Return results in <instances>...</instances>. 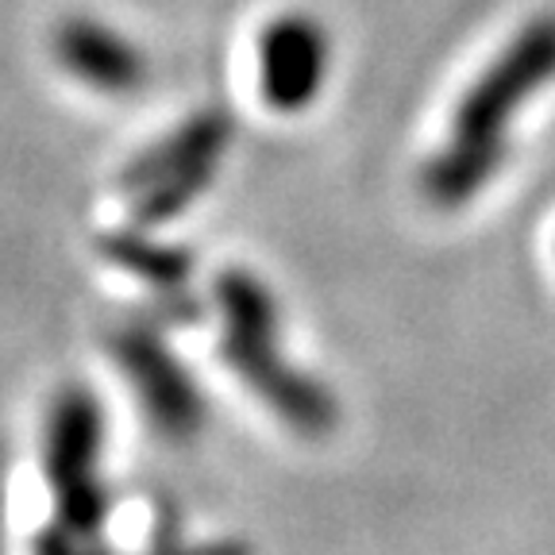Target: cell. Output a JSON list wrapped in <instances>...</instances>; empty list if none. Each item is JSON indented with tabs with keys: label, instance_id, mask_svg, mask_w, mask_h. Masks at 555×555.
<instances>
[{
	"label": "cell",
	"instance_id": "9c48e42d",
	"mask_svg": "<svg viewBox=\"0 0 555 555\" xmlns=\"http://www.w3.org/2000/svg\"><path fill=\"white\" fill-rule=\"evenodd\" d=\"M39 555H104L101 547L93 544V537H74L69 529H54L39 537Z\"/></svg>",
	"mask_w": 555,
	"mask_h": 555
},
{
	"label": "cell",
	"instance_id": "7a4b0ae2",
	"mask_svg": "<svg viewBox=\"0 0 555 555\" xmlns=\"http://www.w3.org/2000/svg\"><path fill=\"white\" fill-rule=\"evenodd\" d=\"M101 443L104 421L96 398L81 386L62 390L47 421V478L59 505V525L74 537L96 540L108 513V494L101 482Z\"/></svg>",
	"mask_w": 555,
	"mask_h": 555
},
{
	"label": "cell",
	"instance_id": "277c9868",
	"mask_svg": "<svg viewBox=\"0 0 555 555\" xmlns=\"http://www.w3.org/2000/svg\"><path fill=\"white\" fill-rule=\"evenodd\" d=\"M228 143V120L217 113L193 116L178 131L155 143L120 173L131 193V217L139 228L163 224L173 212L190 208L205 193Z\"/></svg>",
	"mask_w": 555,
	"mask_h": 555
},
{
	"label": "cell",
	"instance_id": "3957f363",
	"mask_svg": "<svg viewBox=\"0 0 555 555\" xmlns=\"http://www.w3.org/2000/svg\"><path fill=\"white\" fill-rule=\"evenodd\" d=\"M555 62V27H540L532 31L509 59L498 69H490V78L475 89L467 113H460V128H455V143H451L448 158H443L440 173H436V190L448 197H467L478 185L486 170H490V139L505 128L502 116L520 101V93L537 86Z\"/></svg>",
	"mask_w": 555,
	"mask_h": 555
},
{
	"label": "cell",
	"instance_id": "52a82bcc",
	"mask_svg": "<svg viewBox=\"0 0 555 555\" xmlns=\"http://www.w3.org/2000/svg\"><path fill=\"white\" fill-rule=\"evenodd\" d=\"M262 96L267 104L294 113L317 96L328 66V43L321 27L305 16H286L262 35Z\"/></svg>",
	"mask_w": 555,
	"mask_h": 555
},
{
	"label": "cell",
	"instance_id": "5b68a950",
	"mask_svg": "<svg viewBox=\"0 0 555 555\" xmlns=\"http://www.w3.org/2000/svg\"><path fill=\"white\" fill-rule=\"evenodd\" d=\"M113 351L124 374L139 393L147 421L166 440H190L205 421V405L185 374V366L166 351V344L151 328H120L113 336Z\"/></svg>",
	"mask_w": 555,
	"mask_h": 555
},
{
	"label": "cell",
	"instance_id": "6da1fadb",
	"mask_svg": "<svg viewBox=\"0 0 555 555\" xmlns=\"http://www.w3.org/2000/svg\"><path fill=\"white\" fill-rule=\"evenodd\" d=\"M220 305H224V356L251 382L255 390L297 428L328 425V398L312 382H305L286 359L278 356V309L267 289L243 270L220 278Z\"/></svg>",
	"mask_w": 555,
	"mask_h": 555
},
{
	"label": "cell",
	"instance_id": "8992f818",
	"mask_svg": "<svg viewBox=\"0 0 555 555\" xmlns=\"http://www.w3.org/2000/svg\"><path fill=\"white\" fill-rule=\"evenodd\" d=\"M54 59L66 74L101 93H135L147 81V59L128 35L113 31L101 20L74 16L54 31Z\"/></svg>",
	"mask_w": 555,
	"mask_h": 555
},
{
	"label": "cell",
	"instance_id": "ba28073f",
	"mask_svg": "<svg viewBox=\"0 0 555 555\" xmlns=\"http://www.w3.org/2000/svg\"><path fill=\"white\" fill-rule=\"evenodd\" d=\"M101 251L120 270H131V274L143 278L155 289H178L190 282V267H193L190 255L178 251V247H166V243L147 240V235L139 232L108 235Z\"/></svg>",
	"mask_w": 555,
	"mask_h": 555
}]
</instances>
